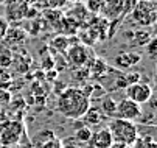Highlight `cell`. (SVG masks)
I'll return each mask as SVG.
<instances>
[{"label":"cell","instance_id":"cell-26","mask_svg":"<svg viewBox=\"0 0 157 148\" xmlns=\"http://www.w3.org/2000/svg\"><path fill=\"white\" fill-rule=\"evenodd\" d=\"M149 2H155V0H149Z\"/></svg>","mask_w":157,"mask_h":148},{"label":"cell","instance_id":"cell-10","mask_svg":"<svg viewBox=\"0 0 157 148\" xmlns=\"http://www.w3.org/2000/svg\"><path fill=\"white\" fill-rule=\"evenodd\" d=\"M19 133H20V125L13 122V123H6L5 128L2 130V133H0V140H2V143L5 145H11L14 142H17L19 139Z\"/></svg>","mask_w":157,"mask_h":148},{"label":"cell","instance_id":"cell-21","mask_svg":"<svg viewBox=\"0 0 157 148\" xmlns=\"http://www.w3.org/2000/svg\"><path fill=\"white\" fill-rule=\"evenodd\" d=\"M101 3H103V0H89L87 8L90 11H94V13H100L101 11Z\"/></svg>","mask_w":157,"mask_h":148},{"label":"cell","instance_id":"cell-14","mask_svg":"<svg viewBox=\"0 0 157 148\" xmlns=\"http://www.w3.org/2000/svg\"><path fill=\"white\" fill-rule=\"evenodd\" d=\"M52 45H53V49L59 50L61 53H65L67 49H69V39L64 37V36H58L56 39H53Z\"/></svg>","mask_w":157,"mask_h":148},{"label":"cell","instance_id":"cell-18","mask_svg":"<svg viewBox=\"0 0 157 148\" xmlns=\"http://www.w3.org/2000/svg\"><path fill=\"white\" fill-rule=\"evenodd\" d=\"M8 28H10V22L3 16H0V41L5 39V36L8 33Z\"/></svg>","mask_w":157,"mask_h":148},{"label":"cell","instance_id":"cell-12","mask_svg":"<svg viewBox=\"0 0 157 148\" xmlns=\"http://www.w3.org/2000/svg\"><path fill=\"white\" fill-rule=\"evenodd\" d=\"M82 122H84V126L92 128L94 125H98L101 122V112L95 108H89L87 112L82 115Z\"/></svg>","mask_w":157,"mask_h":148},{"label":"cell","instance_id":"cell-2","mask_svg":"<svg viewBox=\"0 0 157 148\" xmlns=\"http://www.w3.org/2000/svg\"><path fill=\"white\" fill-rule=\"evenodd\" d=\"M107 130L114 139V143L132 146L134 142L139 139V131L134 122H128L123 119H110Z\"/></svg>","mask_w":157,"mask_h":148},{"label":"cell","instance_id":"cell-8","mask_svg":"<svg viewBox=\"0 0 157 148\" xmlns=\"http://www.w3.org/2000/svg\"><path fill=\"white\" fill-rule=\"evenodd\" d=\"M101 13L104 17L115 20L120 16H123V8H121V0H103L101 3Z\"/></svg>","mask_w":157,"mask_h":148},{"label":"cell","instance_id":"cell-15","mask_svg":"<svg viewBox=\"0 0 157 148\" xmlns=\"http://www.w3.org/2000/svg\"><path fill=\"white\" fill-rule=\"evenodd\" d=\"M92 137V130L89 128V126H84L82 125V128L76 130V139L78 140H82V142H89Z\"/></svg>","mask_w":157,"mask_h":148},{"label":"cell","instance_id":"cell-9","mask_svg":"<svg viewBox=\"0 0 157 148\" xmlns=\"http://www.w3.org/2000/svg\"><path fill=\"white\" fill-rule=\"evenodd\" d=\"M89 142H92L94 148H110L114 145V139H112L107 128H101L97 133H92V137Z\"/></svg>","mask_w":157,"mask_h":148},{"label":"cell","instance_id":"cell-22","mask_svg":"<svg viewBox=\"0 0 157 148\" xmlns=\"http://www.w3.org/2000/svg\"><path fill=\"white\" fill-rule=\"evenodd\" d=\"M67 0H47V5L52 8V10H59L62 6H65Z\"/></svg>","mask_w":157,"mask_h":148},{"label":"cell","instance_id":"cell-11","mask_svg":"<svg viewBox=\"0 0 157 148\" xmlns=\"http://www.w3.org/2000/svg\"><path fill=\"white\" fill-rule=\"evenodd\" d=\"M115 111H117V101L112 97L106 95L103 98V101H101V112H103V115L115 119Z\"/></svg>","mask_w":157,"mask_h":148},{"label":"cell","instance_id":"cell-17","mask_svg":"<svg viewBox=\"0 0 157 148\" xmlns=\"http://www.w3.org/2000/svg\"><path fill=\"white\" fill-rule=\"evenodd\" d=\"M136 36H137V44H140V45H146L148 42L152 39V37H151V33L146 31V30H145V31H137Z\"/></svg>","mask_w":157,"mask_h":148},{"label":"cell","instance_id":"cell-4","mask_svg":"<svg viewBox=\"0 0 157 148\" xmlns=\"http://www.w3.org/2000/svg\"><path fill=\"white\" fill-rule=\"evenodd\" d=\"M143 109L139 103L132 101L129 98H123L117 101V111H115V119H123L128 122H137L142 115Z\"/></svg>","mask_w":157,"mask_h":148},{"label":"cell","instance_id":"cell-7","mask_svg":"<svg viewBox=\"0 0 157 148\" xmlns=\"http://www.w3.org/2000/svg\"><path fill=\"white\" fill-rule=\"evenodd\" d=\"M67 62L73 67H82L89 61V52L84 45H73L67 49Z\"/></svg>","mask_w":157,"mask_h":148},{"label":"cell","instance_id":"cell-5","mask_svg":"<svg viewBox=\"0 0 157 148\" xmlns=\"http://www.w3.org/2000/svg\"><path fill=\"white\" fill-rule=\"evenodd\" d=\"M124 95L126 98L136 101L139 104H143V103H148L152 97V88L146 83H134V84H128L126 89H124Z\"/></svg>","mask_w":157,"mask_h":148},{"label":"cell","instance_id":"cell-23","mask_svg":"<svg viewBox=\"0 0 157 148\" xmlns=\"http://www.w3.org/2000/svg\"><path fill=\"white\" fill-rule=\"evenodd\" d=\"M128 58H129V64L134 66V64H139L140 62L142 55H139V53H128Z\"/></svg>","mask_w":157,"mask_h":148},{"label":"cell","instance_id":"cell-16","mask_svg":"<svg viewBox=\"0 0 157 148\" xmlns=\"http://www.w3.org/2000/svg\"><path fill=\"white\" fill-rule=\"evenodd\" d=\"M139 3V0H121V8H123V16L131 14L132 10L136 8V5Z\"/></svg>","mask_w":157,"mask_h":148},{"label":"cell","instance_id":"cell-1","mask_svg":"<svg viewBox=\"0 0 157 148\" xmlns=\"http://www.w3.org/2000/svg\"><path fill=\"white\" fill-rule=\"evenodd\" d=\"M89 108H90V98L79 88H65L56 100V111L72 120L82 119Z\"/></svg>","mask_w":157,"mask_h":148},{"label":"cell","instance_id":"cell-24","mask_svg":"<svg viewBox=\"0 0 157 148\" xmlns=\"http://www.w3.org/2000/svg\"><path fill=\"white\" fill-rule=\"evenodd\" d=\"M110 148H132V146H128V145H121V143H114Z\"/></svg>","mask_w":157,"mask_h":148},{"label":"cell","instance_id":"cell-20","mask_svg":"<svg viewBox=\"0 0 157 148\" xmlns=\"http://www.w3.org/2000/svg\"><path fill=\"white\" fill-rule=\"evenodd\" d=\"M117 64H118L121 69H128V67H131V64H129V58H128V53H121V55H118V56H117Z\"/></svg>","mask_w":157,"mask_h":148},{"label":"cell","instance_id":"cell-25","mask_svg":"<svg viewBox=\"0 0 157 148\" xmlns=\"http://www.w3.org/2000/svg\"><path fill=\"white\" fill-rule=\"evenodd\" d=\"M6 2V0H0V3H5Z\"/></svg>","mask_w":157,"mask_h":148},{"label":"cell","instance_id":"cell-6","mask_svg":"<svg viewBox=\"0 0 157 148\" xmlns=\"http://www.w3.org/2000/svg\"><path fill=\"white\" fill-rule=\"evenodd\" d=\"M28 3L27 0H6L5 2V13L6 20L11 22H19L28 16Z\"/></svg>","mask_w":157,"mask_h":148},{"label":"cell","instance_id":"cell-3","mask_svg":"<svg viewBox=\"0 0 157 148\" xmlns=\"http://www.w3.org/2000/svg\"><path fill=\"white\" fill-rule=\"evenodd\" d=\"M131 14L136 24L142 27H152L157 20V5L149 0H139Z\"/></svg>","mask_w":157,"mask_h":148},{"label":"cell","instance_id":"cell-13","mask_svg":"<svg viewBox=\"0 0 157 148\" xmlns=\"http://www.w3.org/2000/svg\"><path fill=\"white\" fill-rule=\"evenodd\" d=\"M27 33L24 30H19V28H8V33L5 36V39L10 42V44H19V42L25 41Z\"/></svg>","mask_w":157,"mask_h":148},{"label":"cell","instance_id":"cell-19","mask_svg":"<svg viewBox=\"0 0 157 148\" xmlns=\"http://www.w3.org/2000/svg\"><path fill=\"white\" fill-rule=\"evenodd\" d=\"M155 50H157V41L152 37L146 44V52H148V55H149L151 59H155Z\"/></svg>","mask_w":157,"mask_h":148}]
</instances>
